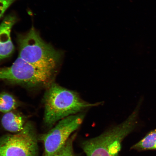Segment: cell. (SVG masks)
<instances>
[{
  "mask_svg": "<svg viewBox=\"0 0 156 156\" xmlns=\"http://www.w3.org/2000/svg\"><path fill=\"white\" fill-rule=\"evenodd\" d=\"M48 87L44 96V121L47 126L102 104V102H88L76 91L55 83H52Z\"/></svg>",
  "mask_w": 156,
  "mask_h": 156,
  "instance_id": "cell-1",
  "label": "cell"
},
{
  "mask_svg": "<svg viewBox=\"0 0 156 156\" xmlns=\"http://www.w3.org/2000/svg\"><path fill=\"white\" fill-rule=\"evenodd\" d=\"M17 40L19 57L39 69L57 73L63 52L43 40L34 27L26 34L18 35Z\"/></svg>",
  "mask_w": 156,
  "mask_h": 156,
  "instance_id": "cell-2",
  "label": "cell"
},
{
  "mask_svg": "<svg viewBox=\"0 0 156 156\" xmlns=\"http://www.w3.org/2000/svg\"><path fill=\"white\" fill-rule=\"evenodd\" d=\"M139 107L121 124L83 142L82 147L87 156H118L122 140L135 127Z\"/></svg>",
  "mask_w": 156,
  "mask_h": 156,
  "instance_id": "cell-3",
  "label": "cell"
},
{
  "mask_svg": "<svg viewBox=\"0 0 156 156\" xmlns=\"http://www.w3.org/2000/svg\"><path fill=\"white\" fill-rule=\"evenodd\" d=\"M55 75L39 69L19 57L10 67L0 68V80L29 87L50 85Z\"/></svg>",
  "mask_w": 156,
  "mask_h": 156,
  "instance_id": "cell-4",
  "label": "cell"
},
{
  "mask_svg": "<svg viewBox=\"0 0 156 156\" xmlns=\"http://www.w3.org/2000/svg\"><path fill=\"white\" fill-rule=\"evenodd\" d=\"M38 145L32 125H25L20 132L0 138V156H37Z\"/></svg>",
  "mask_w": 156,
  "mask_h": 156,
  "instance_id": "cell-5",
  "label": "cell"
},
{
  "mask_svg": "<svg viewBox=\"0 0 156 156\" xmlns=\"http://www.w3.org/2000/svg\"><path fill=\"white\" fill-rule=\"evenodd\" d=\"M83 113L72 115L59 121L55 127L42 136L44 143V156H54L61 149L71 134L82 123Z\"/></svg>",
  "mask_w": 156,
  "mask_h": 156,
  "instance_id": "cell-6",
  "label": "cell"
},
{
  "mask_svg": "<svg viewBox=\"0 0 156 156\" xmlns=\"http://www.w3.org/2000/svg\"><path fill=\"white\" fill-rule=\"evenodd\" d=\"M15 15H7L0 24V61L9 57L14 50L11 37L12 28L16 23Z\"/></svg>",
  "mask_w": 156,
  "mask_h": 156,
  "instance_id": "cell-7",
  "label": "cell"
},
{
  "mask_svg": "<svg viewBox=\"0 0 156 156\" xmlns=\"http://www.w3.org/2000/svg\"><path fill=\"white\" fill-rule=\"evenodd\" d=\"M1 123L7 131L18 133L24 128V121L22 117L13 112L5 113L2 118Z\"/></svg>",
  "mask_w": 156,
  "mask_h": 156,
  "instance_id": "cell-8",
  "label": "cell"
},
{
  "mask_svg": "<svg viewBox=\"0 0 156 156\" xmlns=\"http://www.w3.org/2000/svg\"><path fill=\"white\" fill-rule=\"evenodd\" d=\"M132 148L138 151L156 150V129L150 132Z\"/></svg>",
  "mask_w": 156,
  "mask_h": 156,
  "instance_id": "cell-9",
  "label": "cell"
},
{
  "mask_svg": "<svg viewBox=\"0 0 156 156\" xmlns=\"http://www.w3.org/2000/svg\"><path fill=\"white\" fill-rule=\"evenodd\" d=\"M17 105L16 101L12 95L6 93L0 94V112L5 113L11 112Z\"/></svg>",
  "mask_w": 156,
  "mask_h": 156,
  "instance_id": "cell-10",
  "label": "cell"
},
{
  "mask_svg": "<svg viewBox=\"0 0 156 156\" xmlns=\"http://www.w3.org/2000/svg\"><path fill=\"white\" fill-rule=\"evenodd\" d=\"M75 134L69 138L66 143L54 156H75L73 150V143Z\"/></svg>",
  "mask_w": 156,
  "mask_h": 156,
  "instance_id": "cell-11",
  "label": "cell"
},
{
  "mask_svg": "<svg viewBox=\"0 0 156 156\" xmlns=\"http://www.w3.org/2000/svg\"><path fill=\"white\" fill-rule=\"evenodd\" d=\"M17 0H0V18L12 3Z\"/></svg>",
  "mask_w": 156,
  "mask_h": 156,
  "instance_id": "cell-12",
  "label": "cell"
}]
</instances>
